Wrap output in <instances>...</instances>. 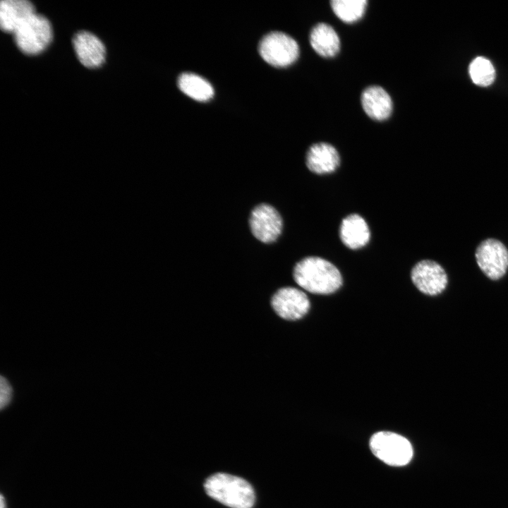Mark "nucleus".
I'll list each match as a JSON object with an SVG mask.
<instances>
[{
  "instance_id": "obj_1",
  "label": "nucleus",
  "mask_w": 508,
  "mask_h": 508,
  "mask_svg": "<svg viewBox=\"0 0 508 508\" xmlns=\"http://www.w3.org/2000/svg\"><path fill=\"white\" fill-rule=\"evenodd\" d=\"M294 279L308 292L329 294L342 285L339 270L330 262L316 256H309L298 262L294 268Z\"/></svg>"
},
{
  "instance_id": "obj_2",
  "label": "nucleus",
  "mask_w": 508,
  "mask_h": 508,
  "mask_svg": "<svg viewBox=\"0 0 508 508\" xmlns=\"http://www.w3.org/2000/svg\"><path fill=\"white\" fill-rule=\"evenodd\" d=\"M206 493L212 499L231 508H252L255 492L246 480L225 473H217L204 483Z\"/></svg>"
},
{
  "instance_id": "obj_3",
  "label": "nucleus",
  "mask_w": 508,
  "mask_h": 508,
  "mask_svg": "<svg viewBox=\"0 0 508 508\" xmlns=\"http://www.w3.org/2000/svg\"><path fill=\"white\" fill-rule=\"evenodd\" d=\"M13 34L17 47L27 55H36L43 52L53 37L49 20L37 13L31 16Z\"/></svg>"
},
{
  "instance_id": "obj_4",
  "label": "nucleus",
  "mask_w": 508,
  "mask_h": 508,
  "mask_svg": "<svg viewBox=\"0 0 508 508\" xmlns=\"http://www.w3.org/2000/svg\"><path fill=\"white\" fill-rule=\"evenodd\" d=\"M369 445L373 454L389 466H404L413 456L410 442L401 435L392 432L380 431L373 434Z\"/></svg>"
},
{
  "instance_id": "obj_5",
  "label": "nucleus",
  "mask_w": 508,
  "mask_h": 508,
  "mask_svg": "<svg viewBox=\"0 0 508 508\" xmlns=\"http://www.w3.org/2000/svg\"><path fill=\"white\" fill-rule=\"evenodd\" d=\"M259 53L269 64L275 67H286L298 58L299 47L291 36L276 31L266 35L261 40Z\"/></svg>"
},
{
  "instance_id": "obj_6",
  "label": "nucleus",
  "mask_w": 508,
  "mask_h": 508,
  "mask_svg": "<svg viewBox=\"0 0 508 508\" xmlns=\"http://www.w3.org/2000/svg\"><path fill=\"white\" fill-rule=\"evenodd\" d=\"M476 262L481 271L490 279L502 277L508 268V250L500 241L488 238L477 247Z\"/></svg>"
},
{
  "instance_id": "obj_7",
  "label": "nucleus",
  "mask_w": 508,
  "mask_h": 508,
  "mask_svg": "<svg viewBox=\"0 0 508 508\" xmlns=\"http://www.w3.org/2000/svg\"><path fill=\"white\" fill-rule=\"evenodd\" d=\"M271 306L278 316L286 320H296L309 310L310 303L307 295L291 286L279 289L272 296Z\"/></svg>"
},
{
  "instance_id": "obj_8",
  "label": "nucleus",
  "mask_w": 508,
  "mask_h": 508,
  "mask_svg": "<svg viewBox=\"0 0 508 508\" xmlns=\"http://www.w3.org/2000/svg\"><path fill=\"white\" fill-rule=\"evenodd\" d=\"M249 224L253 235L260 241L272 243L281 234L282 219L278 211L268 204H260L250 212Z\"/></svg>"
},
{
  "instance_id": "obj_9",
  "label": "nucleus",
  "mask_w": 508,
  "mask_h": 508,
  "mask_svg": "<svg viewBox=\"0 0 508 508\" xmlns=\"http://www.w3.org/2000/svg\"><path fill=\"white\" fill-rule=\"evenodd\" d=\"M411 277L416 287L429 296L442 293L448 282L443 267L430 260H423L416 263L411 270Z\"/></svg>"
},
{
  "instance_id": "obj_10",
  "label": "nucleus",
  "mask_w": 508,
  "mask_h": 508,
  "mask_svg": "<svg viewBox=\"0 0 508 508\" xmlns=\"http://www.w3.org/2000/svg\"><path fill=\"white\" fill-rule=\"evenodd\" d=\"M73 46L79 61L89 68L99 67L105 61L106 49L94 34L80 31L73 38Z\"/></svg>"
},
{
  "instance_id": "obj_11",
  "label": "nucleus",
  "mask_w": 508,
  "mask_h": 508,
  "mask_svg": "<svg viewBox=\"0 0 508 508\" xmlns=\"http://www.w3.org/2000/svg\"><path fill=\"white\" fill-rule=\"evenodd\" d=\"M306 166L308 169L318 174L332 173L340 163L339 152L332 145L318 143L312 145L307 151Z\"/></svg>"
},
{
  "instance_id": "obj_12",
  "label": "nucleus",
  "mask_w": 508,
  "mask_h": 508,
  "mask_svg": "<svg viewBox=\"0 0 508 508\" xmlns=\"http://www.w3.org/2000/svg\"><path fill=\"white\" fill-rule=\"evenodd\" d=\"M34 13L35 7L28 0H2L0 3L1 29L13 33Z\"/></svg>"
},
{
  "instance_id": "obj_13",
  "label": "nucleus",
  "mask_w": 508,
  "mask_h": 508,
  "mask_svg": "<svg viewBox=\"0 0 508 508\" xmlns=\"http://www.w3.org/2000/svg\"><path fill=\"white\" fill-rule=\"evenodd\" d=\"M361 99L364 111L373 120H386L392 112V98L380 86L371 85L366 87L361 94Z\"/></svg>"
},
{
  "instance_id": "obj_14",
  "label": "nucleus",
  "mask_w": 508,
  "mask_h": 508,
  "mask_svg": "<svg viewBox=\"0 0 508 508\" xmlns=\"http://www.w3.org/2000/svg\"><path fill=\"white\" fill-rule=\"evenodd\" d=\"M339 236L346 247L354 250L365 246L369 241L370 234L365 219L359 214H352L342 220Z\"/></svg>"
},
{
  "instance_id": "obj_15",
  "label": "nucleus",
  "mask_w": 508,
  "mask_h": 508,
  "mask_svg": "<svg viewBox=\"0 0 508 508\" xmlns=\"http://www.w3.org/2000/svg\"><path fill=\"white\" fill-rule=\"evenodd\" d=\"M309 40L312 48L322 57L335 56L340 50L338 34L331 25L325 23H320L312 28Z\"/></svg>"
},
{
  "instance_id": "obj_16",
  "label": "nucleus",
  "mask_w": 508,
  "mask_h": 508,
  "mask_svg": "<svg viewBox=\"0 0 508 508\" xmlns=\"http://www.w3.org/2000/svg\"><path fill=\"white\" fill-rule=\"evenodd\" d=\"M178 86L184 94L197 101H207L214 95L211 84L195 73H183L180 75Z\"/></svg>"
},
{
  "instance_id": "obj_17",
  "label": "nucleus",
  "mask_w": 508,
  "mask_h": 508,
  "mask_svg": "<svg viewBox=\"0 0 508 508\" xmlns=\"http://www.w3.org/2000/svg\"><path fill=\"white\" fill-rule=\"evenodd\" d=\"M330 4L334 14L341 20L351 23L363 17L368 1L366 0H333Z\"/></svg>"
},
{
  "instance_id": "obj_18",
  "label": "nucleus",
  "mask_w": 508,
  "mask_h": 508,
  "mask_svg": "<svg viewBox=\"0 0 508 508\" xmlns=\"http://www.w3.org/2000/svg\"><path fill=\"white\" fill-rule=\"evenodd\" d=\"M468 71L472 81L482 87L491 85L495 78V71L492 63L483 56H478L471 62Z\"/></svg>"
},
{
  "instance_id": "obj_19",
  "label": "nucleus",
  "mask_w": 508,
  "mask_h": 508,
  "mask_svg": "<svg viewBox=\"0 0 508 508\" xmlns=\"http://www.w3.org/2000/svg\"><path fill=\"white\" fill-rule=\"evenodd\" d=\"M0 408L4 409L12 399L13 389L8 380L4 376L0 378Z\"/></svg>"
},
{
  "instance_id": "obj_20",
  "label": "nucleus",
  "mask_w": 508,
  "mask_h": 508,
  "mask_svg": "<svg viewBox=\"0 0 508 508\" xmlns=\"http://www.w3.org/2000/svg\"><path fill=\"white\" fill-rule=\"evenodd\" d=\"M0 508H6V500L2 495H1L0 500Z\"/></svg>"
}]
</instances>
